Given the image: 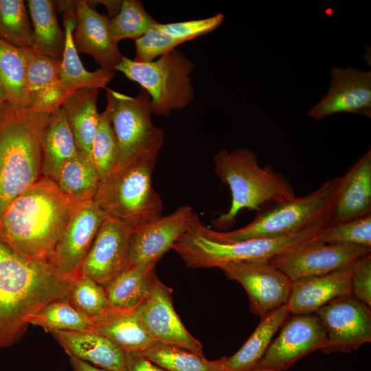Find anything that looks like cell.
<instances>
[{
    "instance_id": "obj_30",
    "label": "cell",
    "mask_w": 371,
    "mask_h": 371,
    "mask_svg": "<svg viewBox=\"0 0 371 371\" xmlns=\"http://www.w3.org/2000/svg\"><path fill=\"white\" fill-rule=\"evenodd\" d=\"M33 30V47L38 55L59 61L63 54L65 33L56 17V1L28 0Z\"/></svg>"
},
{
    "instance_id": "obj_10",
    "label": "cell",
    "mask_w": 371,
    "mask_h": 371,
    "mask_svg": "<svg viewBox=\"0 0 371 371\" xmlns=\"http://www.w3.org/2000/svg\"><path fill=\"white\" fill-rule=\"evenodd\" d=\"M327 344L326 330L315 313L288 317L253 371H284Z\"/></svg>"
},
{
    "instance_id": "obj_17",
    "label": "cell",
    "mask_w": 371,
    "mask_h": 371,
    "mask_svg": "<svg viewBox=\"0 0 371 371\" xmlns=\"http://www.w3.org/2000/svg\"><path fill=\"white\" fill-rule=\"evenodd\" d=\"M328 93L308 112L318 122L332 114L354 113L371 117V71L333 67Z\"/></svg>"
},
{
    "instance_id": "obj_25",
    "label": "cell",
    "mask_w": 371,
    "mask_h": 371,
    "mask_svg": "<svg viewBox=\"0 0 371 371\" xmlns=\"http://www.w3.org/2000/svg\"><path fill=\"white\" fill-rule=\"evenodd\" d=\"M76 24V18L63 19L65 45L57 66L60 82L67 97L80 89L105 88L115 76L113 69L100 68L89 71L84 67L73 41Z\"/></svg>"
},
{
    "instance_id": "obj_16",
    "label": "cell",
    "mask_w": 371,
    "mask_h": 371,
    "mask_svg": "<svg viewBox=\"0 0 371 371\" xmlns=\"http://www.w3.org/2000/svg\"><path fill=\"white\" fill-rule=\"evenodd\" d=\"M107 215L94 200L80 203L49 262L63 275L76 278Z\"/></svg>"
},
{
    "instance_id": "obj_1",
    "label": "cell",
    "mask_w": 371,
    "mask_h": 371,
    "mask_svg": "<svg viewBox=\"0 0 371 371\" xmlns=\"http://www.w3.org/2000/svg\"><path fill=\"white\" fill-rule=\"evenodd\" d=\"M75 279L49 262L25 256L0 237V348L21 339L32 314L52 302L68 300Z\"/></svg>"
},
{
    "instance_id": "obj_14",
    "label": "cell",
    "mask_w": 371,
    "mask_h": 371,
    "mask_svg": "<svg viewBox=\"0 0 371 371\" xmlns=\"http://www.w3.org/2000/svg\"><path fill=\"white\" fill-rule=\"evenodd\" d=\"M370 252L371 248L322 243L315 238L273 257L269 262L291 281H295L324 275L348 267Z\"/></svg>"
},
{
    "instance_id": "obj_36",
    "label": "cell",
    "mask_w": 371,
    "mask_h": 371,
    "mask_svg": "<svg viewBox=\"0 0 371 371\" xmlns=\"http://www.w3.org/2000/svg\"><path fill=\"white\" fill-rule=\"evenodd\" d=\"M110 19L111 36L116 43L125 38L135 41L159 23L138 0L122 1L118 13Z\"/></svg>"
},
{
    "instance_id": "obj_21",
    "label": "cell",
    "mask_w": 371,
    "mask_h": 371,
    "mask_svg": "<svg viewBox=\"0 0 371 371\" xmlns=\"http://www.w3.org/2000/svg\"><path fill=\"white\" fill-rule=\"evenodd\" d=\"M50 333L69 357L109 371H126L128 353L106 337L90 330Z\"/></svg>"
},
{
    "instance_id": "obj_8",
    "label": "cell",
    "mask_w": 371,
    "mask_h": 371,
    "mask_svg": "<svg viewBox=\"0 0 371 371\" xmlns=\"http://www.w3.org/2000/svg\"><path fill=\"white\" fill-rule=\"evenodd\" d=\"M196 67V63L175 48L149 63L122 56L114 70L123 73L148 93L153 114L168 117L192 102L194 93L190 74Z\"/></svg>"
},
{
    "instance_id": "obj_5",
    "label": "cell",
    "mask_w": 371,
    "mask_h": 371,
    "mask_svg": "<svg viewBox=\"0 0 371 371\" xmlns=\"http://www.w3.org/2000/svg\"><path fill=\"white\" fill-rule=\"evenodd\" d=\"M344 182V175L328 180L311 194L257 212L249 224L232 231H215L202 222L201 232L210 239L234 243L257 238L285 236L303 231L330 214Z\"/></svg>"
},
{
    "instance_id": "obj_6",
    "label": "cell",
    "mask_w": 371,
    "mask_h": 371,
    "mask_svg": "<svg viewBox=\"0 0 371 371\" xmlns=\"http://www.w3.org/2000/svg\"><path fill=\"white\" fill-rule=\"evenodd\" d=\"M329 215L300 232L276 238H257L234 243H221L206 237L200 224L181 236L175 250L190 269L212 268L232 262L269 260L314 239L329 224Z\"/></svg>"
},
{
    "instance_id": "obj_29",
    "label": "cell",
    "mask_w": 371,
    "mask_h": 371,
    "mask_svg": "<svg viewBox=\"0 0 371 371\" xmlns=\"http://www.w3.org/2000/svg\"><path fill=\"white\" fill-rule=\"evenodd\" d=\"M290 315L284 305L261 317L259 324L242 347L232 356L225 358L223 371H253L273 335Z\"/></svg>"
},
{
    "instance_id": "obj_26",
    "label": "cell",
    "mask_w": 371,
    "mask_h": 371,
    "mask_svg": "<svg viewBox=\"0 0 371 371\" xmlns=\"http://www.w3.org/2000/svg\"><path fill=\"white\" fill-rule=\"evenodd\" d=\"M78 151L63 109L54 113L41 141V176L55 181L63 166Z\"/></svg>"
},
{
    "instance_id": "obj_45",
    "label": "cell",
    "mask_w": 371,
    "mask_h": 371,
    "mask_svg": "<svg viewBox=\"0 0 371 371\" xmlns=\"http://www.w3.org/2000/svg\"><path fill=\"white\" fill-rule=\"evenodd\" d=\"M69 357L74 371H109L75 357Z\"/></svg>"
},
{
    "instance_id": "obj_34",
    "label": "cell",
    "mask_w": 371,
    "mask_h": 371,
    "mask_svg": "<svg viewBox=\"0 0 371 371\" xmlns=\"http://www.w3.org/2000/svg\"><path fill=\"white\" fill-rule=\"evenodd\" d=\"M142 355L166 371H223L225 358L208 360L204 356L162 343Z\"/></svg>"
},
{
    "instance_id": "obj_11",
    "label": "cell",
    "mask_w": 371,
    "mask_h": 371,
    "mask_svg": "<svg viewBox=\"0 0 371 371\" xmlns=\"http://www.w3.org/2000/svg\"><path fill=\"white\" fill-rule=\"evenodd\" d=\"M201 221L190 205L145 225L132 227L129 235L125 269L146 262H157L174 243Z\"/></svg>"
},
{
    "instance_id": "obj_43",
    "label": "cell",
    "mask_w": 371,
    "mask_h": 371,
    "mask_svg": "<svg viewBox=\"0 0 371 371\" xmlns=\"http://www.w3.org/2000/svg\"><path fill=\"white\" fill-rule=\"evenodd\" d=\"M126 371H166L142 354L128 353Z\"/></svg>"
},
{
    "instance_id": "obj_7",
    "label": "cell",
    "mask_w": 371,
    "mask_h": 371,
    "mask_svg": "<svg viewBox=\"0 0 371 371\" xmlns=\"http://www.w3.org/2000/svg\"><path fill=\"white\" fill-rule=\"evenodd\" d=\"M106 96V110L118 148L113 172L137 162L155 163L165 142V134L152 122L153 111L148 93L142 89L137 95L132 97L107 89Z\"/></svg>"
},
{
    "instance_id": "obj_3",
    "label": "cell",
    "mask_w": 371,
    "mask_h": 371,
    "mask_svg": "<svg viewBox=\"0 0 371 371\" xmlns=\"http://www.w3.org/2000/svg\"><path fill=\"white\" fill-rule=\"evenodd\" d=\"M54 113L34 111L20 103H3L0 110V218L10 203L41 177V141Z\"/></svg>"
},
{
    "instance_id": "obj_44",
    "label": "cell",
    "mask_w": 371,
    "mask_h": 371,
    "mask_svg": "<svg viewBox=\"0 0 371 371\" xmlns=\"http://www.w3.org/2000/svg\"><path fill=\"white\" fill-rule=\"evenodd\" d=\"M77 1H56V8L63 19L76 18Z\"/></svg>"
},
{
    "instance_id": "obj_41",
    "label": "cell",
    "mask_w": 371,
    "mask_h": 371,
    "mask_svg": "<svg viewBox=\"0 0 371 371\" xmlns=\"http://www.w3.org/2000/svg\"><path fill=\"white\" fill-rule=\"evenodd\" d=\"M225 16L218 13L212 16L177 23H160L155 25L161 32L190 41L216 30L223 23Z\"/></svg>"
},
{
    "instance_id": "obj_9",
    "label": "cell",
    "mask_w": 371,
    "mask_h": 371,
    "mask_svg": "<svg viewBox=\"0 0 371 371\" xmlns=\"http://www.w3.org/2000/svg\"><path fill=\"white\" fill-rule=\"evenodd\" d=\"M153 162L140 161L100 181L95 202L114 219L134 227L162 216L163 201L153 186Z\"/></svg>"
},
{
    "instance_id": "obj_12",
    "label": "cell",
    "mask_w": 371,
    "mask_h": 371,
    "mask_svg": "<svg viewBox=\"0 0 371 371\" xmlns=\"http://www.w3.org/2000/svg\"><path fill=\"white\" fill-rule=\"evenodd\" d=\"M315 313L327 336L322 352H350L371 341L370 307L352 294L333 300Z\"/></svg>"
},
{
    "instance_id": "obj_31",
    "label": "cell",
    "mask_w": 371,
    "mask_h": 371,
    "mask_svg": "<svg viewBox=\"0 0 371 371\" xmlns=\"http://www.w3.org/2000/svg\"><path fill=\"white\" fill-rule=\"evenodd\" d=\"M32 48L12 46L0 40V93L3 102L27 105V74L35 54Z\"/></svg>"
},
{
    "instance_id": "obj_46",
    "label": "cell",
    "mask_w": 371,
    "mask_h": 371,
    "mask_svg": "<svg viewBox=\"0 0 371 371\" xmlns=\"http://www.w3.org/2000/svg\"><path fill=\"white\" fill-rule=\"evenodd\" d=\"M3 100H2V98H1V93H0V110L2 107V105H3Z\"/></svg>"
},
{
    "instance_id": "obj_22",
    "label": "cell",
    "mask_w": 371,
    "mask_h": 371,
    "mask_svg": "<svg viewBox=\"0 0 371 371\" xmlns=\"http://www.w3.org/2000/svg\"><path fill=\"white\" fill-rule=\"evenodd\" d=\"M344 185L329 214V224L371 214V150L344 175Z\"/></svg>"
},
{
    "instance_id": "obj_40",
    "label": "cell",
    "mask_w": 371,
    "mask_h": 371,
    "mask_svg": "<svg viewBox=\"0 0 371 371\" xmlns=\"http://www.w3.org/2000/svg\"><path fill=\"white\" fill-rule=\"evenodd\" d=\"M183 39L161 32L155 26L140 38L135 40L134 60L149 63L186 43Z\"/></svg>"
},
{
    "instance_id": "obj_15",
    "label": "cell",
    "mask_w": 371,
    "mask_h": 371,
    "mask_svg": "<svg viewBox=\"0 0 371 371\" xmlns=\"http://www.w3.org/2000/svg\"><path fill=\"white\" fill-rule=\"evenodd\" d=\"M172 290L155 275L148 298L136 307L140 324L154 340L204 356L202 344L187 330L177 314Z\"/></svg>"
},
{
    "instance_id": "obj_37",
    "label": "cell",
    "mask_w": 371,
    "mask_h": 371,
    "mask_svg": "<svg viewBox=\"0 0 371 371\" xmlns=\"http://www.w3.org/2000/svg\"><path fill=\"white\" fill-rule=\"evenodd\" d=\"M319 243L371 248V214L328 224L315 237Z\"/></svg>"
},
{
    "instance_id": "obj_4",
    "label": "cell",
    "mask_w": 371,
    "mask_h": 371,
    "mask_svg": "<svg viewBox=\"0 0 371 371\" xmlns=\"http://www.w3.org/2000/svg\"><path fill=\"white\" fill-rule=\"evenodd\" d=\"M213 161L214 173L227 184L232 194L229 210L212 221L218 229L233 227L244 209L260 212L296 197L288 179L271 164L261 167L257 156L249 148L221 150Z\"/></svg>"
},
{
    "instance_id": "obj_33",
    "label": "cell",
    "mask_w": 371,
    "mask_h": 371,
    "mask_svg": "<svg viewBox=\"0 0 371 371\" xmlns=\"http://www.w3.org/2000/svg\"><path fill=\"white\" fill-rule=\"evenodd\" d=\"M28 324L42 327L46 332L54 330L85 331L94 320L76 309L67 300L52 302L28 318Z\"/></svg>"
},
{
    "instance_id": "obj_24",
    "label": "cell",
    "mask_w": 371,
    "mask_h": 371,
    "mask_svg": "<svg viewBox=\"0 0 371 371\" xmlns=\"http://www.w3.org/2000/svg\"><path fill=\"white\" fill-rule=\"evenodd\" d=\"M58 61L35 54L27 74V106L37 112L54 113L67 98L58 74Z\"/></svg>"
},
{
    "instance_id": "obj_18",
    "label": "cell",
    "mask_w": 371,
    "mask_h": 371,
    "mask_svg": "<svg viewBox=\"0 0 371 371\" xmlns=\"http://www.w3.org/2000/svg\"><path fill=\"white\" fill-rule=\"evenodd\" d=\"M132 227L107 216L84 261L80 276L102 285L125 269Z\"/></svg>"
},
{
    "instance_id": "obj_19",
    "label": "cell",
    "mask_w": 371,
    "mask_h": 371,
    "mask_svg": "<svg viewBox=\"0 0 371 371\" xmlns=\"http://www.w3.org/2000/svg\"><path fill=\"white\" fill-rule=\"evenodd\" d=\"M110 23L109 18L97 12L87 1H77L73 41L78 53L89 54L102 69L114 70L122 55L111 38Z\"/></svg>"
},
{
    "instance_id": "obj_27",
    "label": "cell",
    "mask_w": 371,
    "mask_h": 371,
    "mask_svg": "<svg viewBox=\"0 0 371 371\" xmlns=\"http://www.w3.org/2000/svg\"><path fill=\"white\" fill-rule=\"evenodd\" d=\"M157 262L142 263L123 270L102 284L109 308L131 309L149 296Z\"/></svg>"
},
{
    "instance_id": "obj_20",
    "label": "cell",
    "mask_w": 371,
    "mask_h": 371,
    "mask_svg": "<svg viewBox=\"0 0 371 371\" xmlns=\"http://www.w3.org/2000/svg\"><path fill=\"white\" fill-rule=\"evenodd\" d=\"M355 263L324 275L292 281L286 304L290 314L315 313L333 300L351 294Z\"/></svg>"
},
{
    "instance_id": "obj_28",
    "label": "cell",
    "mask_w": 371,
    "mask_h": 371,
    "mask_svg": "<svg viewBox=\"0 0 371 371\" xmlns=\"http://www.w3.org/2000/svg\"><path fill=\"white\" fill-rule=\"evenodd\" d=\"M98 93V89H78L62 106L78 151L90 158L100 116L97 108Z\"/></svg>"
},
{
    "instance_id": "obj_23",
    "label": "cell",
    "mask_w": 371,
    "mask_h": 371,
    "mask_svg": "<svg viewBox=\"0 0 371 371\" xmlns=\"http://www.w3.org/2000/svg\"><path fill=\"white\" fill-rule=\"evenodd\" d=\"M88 330L109 339L126 353L143 354L160 342L151 338L138 319L136 307L108 308Z\"/></svg>"
},
{
    "instance_id": "obj_42",
    "label": "cell",
    "mask_w": 371,
    "mask_h": 371,
    "mask_svg": "<svg viewBox=\"0 0 371 371\" xmlns=\"http://www.w3.org/2000/svg\"><path fill=\"white\" fill-rule=\"evenodd\" d=\"M351 294L371 307V255L359 259L355 265L351 278Z\"/></svg>"
},
{
    "instance_id": "obj_32",
    "label": "cell",
    "mask_w": 371,
    "mask_h": 371,
    "mask_svg": "<svg viewBox=\"0 0 371 371\" xmlns=\"http://www.w3.org/2000/svg\"><path fill=\"white\" fill-rule=\"evenodd\" d=\"M100 181L91 159L78 151L63 166L55 182L65 195L80 203L94 199Z\"/></svg>"
},
{
    "instance_id": "obj_35",
    "label": "cell",
    "mask_w": 371,
    "mask_h": 371,
    "mask_svg": "<svg viewBox=\"0 0 371 371\" xmlns=\"http://www.w3.org/2000/svg\"><path fill=\"white\" fill-rule=\"evenodd\" d=\"M23 0H0V40L23 48L33 47V30Z\"/></svg>"
},
{
    "instance_id": "obj_2",
    "label": "cell",
    "mask_w": 371,
    "mask_h": 371,
    "mask_svg": "<svg viewBox=\"0 0 371 371\" xmlns=\"http://www.w3.org/2000/svg\"><path fill=\"white\" fill-rule=\"evenodd\" d=\"M78 203L41 176L0 218V237L25 256L49 262Z\"/></svg>"
},
{
    "instance_id": "obj_39",
    "label": "cell",
    "mask_w": 371,
    "mask_h": 371,
    "mask_svg": "<svg viewBox=\"0 0 371 371\" xmlns=\"http://www.w3.org/2000/svg\"><path fill=\"white\" fill-rule=\"evenodd\" d=\"M68 301L76 309L93 320L109 308L103 286L87 277L80 276L74 280Z\"/></svg>"
},
{
    "instance_id": "obj_38",
    "label": "cell",
    "mask_w": 371,
    "mask_h": 371,
    "mask_svg": "<svg viewBox=\"0 0 371 371\" xmlns=\"http://www.w3.org/2000/svg\"><path fill=\"white\" fill-rule=\"evenodd\" d=\"M117 157L116 138L108 112L105 109L100 113L91 151V160L100 176L101 181L107 179L113 173Z\"/></svg>"
},
{
    "instance_id": "obj_13",
    "label": "cell",
    "mask_w": 371,
    "mask_h": 371,
    "mask_svg": "<svg viewBox=\"0 0 371 371\" xmlns=\"http://www.w3.org/2000/svg\"><path fill=\"white\" fill-rule=\"evenodd\" d=\"M217 268L242 284L251 312L260 317L286 305L292 281L269 260L232 262Z\"/></svg>"
}]
</instances>
